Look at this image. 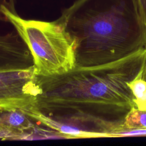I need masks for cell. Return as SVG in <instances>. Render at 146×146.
Segmentation results:
<instances>
[{
    "mask_svg": "<svg viewBox=\"0 0 146 146\" xmlns=\"http://www.w3.org/2000/svg\"><path fill=\"white\" fill-rule=\"evenodd\" d=\"M145 63L144 48L103 65L75 67L49 76L38 75L40 92L33 106L45 115H78L96 137H115L136 107L127 83L143 71Z\"/></svg>",
    "mask_w": 146,
    "mask_h": 146,
    "instance_id": "1",
    "label": "cell"
},
{
    "mask_svg": "<svg viewBox=\"0 0 146 146\" xmlns=\"http://www.w3.org/2000/svg\"><path fill=\"white\" fill-rule=\"evenodd\" d=\"M60 17L75 41V67L103 65L146 48L136 0H78Z\"/></svg>",
    "mask_w": 146,
    "mask_h": 146,
    "instance_id": "2",
    "label": "cell"
},
{
    "mask_svg": "<svg viewBox=\"0 0 146 146\" xmlns=\"http://www.w3.org/2000/svg\"><path fill=\"white\" fill-rule=\"evenodd\" d=\"M2 12L27 46L38 75H60L75 68V41L60 17L47 22L22 18L5 7Z\"/></svg>",
    "mask_w": 146,
    "mask_h": 146,
    "instance_id": "3",
    "label": "cell"
},
{
    "mask_svg": "<svg viewBox=\"0 0 146 146\" xmlns=\"http://www.w3.org/2000/svg\"><path fill=\"white\" fill-rule=\"evenodd\" d=\"M34 66L0 70V108L22 109L33 105L40 92Z\"/></svg>",
    "mask_w": 146,
    "mask_h": 146,
    "instance_id": "4",
    "label": "cell"
},
{
    "mask_svg": "<svg viewBox=\"0 0 146 146\" xmlns=\"http://www.w3.org/2000/svg\"><path fill=\"white\" fill-rule=\"evenodd\" d=\"M33 65L30 51L17 33L0 35V70L26 68Z\"/></svg>",
    "mask_w": 146,
    "mask_h": 146,
    "instance_id": "5",
    "label": "cell"
},
{
    "mask_svg": "<svg viewBox=\"0 0 146 146\" xmlns=\"http://www.w3.org/2000/svg\"><path fill=\"white\" fill-rule=\"evenodd\" d=\"M36 124L20 108H0V135L2 140H22Z\"/></svg>",
    "mask_w": 146,
    "mask_h": 146,
    "instance_id": "6",
    "label": "cell"
},
{
    "mask_svg": "<svg viewBox=\"0 0 146 146\" xmlns=\"http://www.w3.org/2000/svg\"><path fill=\"white\" fill-rule=\"evenodd\" d=\"M143 72L129 82L127 85L133 95L136 108L146 111V81L143 78Z\"/></svg>",
    "mask_w": 146,
    "mask_h": 146,
    "instance_id": "7",
    "label": "cell"
},
{
    "mask_svg": "<svg viewBox=\"0 0 146 146\" xmlns=\"http://www.w3.org/2000/svg\"><path fill=\"white\" fill-rule=\"evenodd\" d=\"M47 139H70L64 134L51 128L45 129L35 125L23 137V140H33Z\"/></svg>",
    "mask_w": 146,
    "mask_h": 146,
    "instance_id": "8",
    "label": "cell"
},
{
    "mask_svg": "<svg viewBox=\"0 0 146 146\" xmlns=\"http://www.w3.org/2000/svg\"><path fill=\"white\" fill-rule=\"evenodd\" d=\"M138 136H146V129H135L123 131L117 133L115 135V137Z\"/></svg>",
    "mask_w": 146,
    "mask_h": 146,
    "instance_id": "9",
    "label": "cell"
},
{
    "mask_svg": "<svg viewBox=\"0 0 146 146\" xmlns=\"http://www.w3.org/2000/svg\"><path fill=\"white\" fill-rule=\"evenodd\" d=\"M3 7L7 8L13 12H17L15 8V0H0V20L6 21V18L2 12Z\"/></svg>",
    "mask_w": 146,
    "mask_h": 146,
    "instance_id": "10",
    "label": "cell"
},
{
    "mask_svg": "<svg viewBox=\"0 0 146 146\" xmlns=\"http://www.w3.org/2000/svg\"><path fill=\"white\" fill-rule=\"evenodd\" d=\"M140 15L146 25V0H136Z\"/></svg>",
    "mask_w": 146,
    "mask_h": 146,
    "instance_id": "11",
    "label": "cell"
},
{
    "mask_svg": "<svg viewBox=\"0 0 146 146\" xmlns=\"http://www.w3.org/2000/svg\"><path fill=\"white\" fill-rule=\"evenodd\" d=\"M143 78L146 81V63L144 68V70L143 72Z\"/></svg>",
    "mask_w": 146,
    "mask_h": 146,
    "instance_id": "12",
    "label": "cell"
},
{
    "mask_svg": "<svg viewBox=\"0 0 146 146\" xmlns=\"http://www.w3.org/2000/svg\"><path fill=\"white\" fill-rule=\"evenodd\" d=\"M0 140H2V137L1 136V135H0Z\"/></svg>",
    "mask_w": 146,
    "mask_h": 146,
    "instance_id": "13",
    "label": "cell"
}]
</instances>
